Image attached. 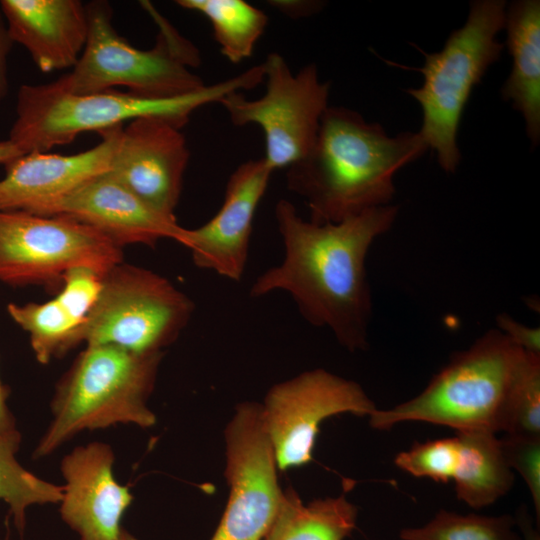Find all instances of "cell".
<instances>
[{
    "mask_svg": "<svg viewBox=\"0 0 540 540\" xmlns=\"http://www.w3.org/2000/svg\"><path fill=\"white\" fill-rule=\"evenodd\" d=\"M397 215L398 206L389 204L319 224L303 219L290 201L279 200L275 219L283 257L256 278L249 295L285 292L309 324L329 329L350 351L365 350L372 317L365 260Z\"/></svg>",
    "mask_w": 540,
    "mask_h": 540,
    "instance_id": "cell-1",
    "label": "cell"
},
{
    "mask_svg": "<svg viewBox=\"0 0 540 540\" xmlns=\"http://www.w3.org/2000/svg\"><path fill=\"white\" fill-rule=\"evenodd\" d=\"M428 149L419 131L392 137L357 111L329 106L310 150L287 167L286 185L304 200L310 221L338 223L391 204L396 173Z\"/></svg>",
    "mask_w": 540,
    "mask_h": 540,
    "instance_id": "cell-2",
    "label": "cell"
},
{
    "mask_svg": "<svg viewBox=\"0 0 540 540\" xmlns=\"http://www.w3.org/2000/svg\"><path fill=\"white\" fill-rule=\"evenodd\" d=\"M163 355L86 345L56 386L51 420L33 458L49 456L83 431L117 424L153 426L156 417L147 403Z\"/></svg>",
    "mask_w": 540,
    "mask_h": 540,
    "instance_id": "cell-3",
    "label": "cell"
},
{
    "mask_svg": "<svg viewBox=\"0 0 540 540\" xmlns=\"http://www.w3.org/2000/svg\"><path fill=\"white\" fill-rule=\"evenodd\" d=\"M158 28L152 48L139 49L113 25L106 1L86 4L88 38L76 65L56 81L66 90L90 93L125 87L151 99H173L201 91L207 85L193 69L201 63L197 47L149 1L140 2Z\"/></svg>",
    "mask_w": 540,
    "mask_h": 540,
    "instance_id": "cell-4",
    "label": "cell"
},
{
    "mask_svg": "<svg viewBox=\"0 0 540 540\" xmlns=\"http://www.w3.org/2000/svg\"><path fill=\"white\" fill-rule=\"evenodd\" d=\"M253 85L252 75L244 72L194 94L151 99L115 90L75 93L56 80L24 84L17 93L16 118L8 140L24 154L48 152L71 143L82 133H99L143 116L165 117L183 127L199 107L219 102L229 93L252 89Z\"/></svg>",
    "mask_w": 540,
    "mask_h": 540,
    "instance_id": "cell-5",
    "label": "cell"
},
{
    "mask_svg": "<svg viewBox=\"0 0 540 540\" xmlns=\"http://www.w3.org/2000/svg\"><path fill=\"white\" fill-rule=\"evenodd\" d=\"M526 351L498 329L456 353L417 396L369 416L377 430L406 421L443 425L457 432L502 431L507 400Z\"/></svg>",
    "mask_w": 540,
    "mask_h": 540,
    "instance_id": "cell-6",
    "label": "cell"
},
{
    "mask_svg": "<svg viewBox=\"0 0 540 540\" xmlns=\"http://www.w3.org/2000/svg\"><path fill=\"white\" fill-rule=\"evenodd\" d=\"M506 7L503 0L473 1L465 24L449 35L440 51L427 53L415 46L425 58L414 68L423 83L406 92L421 106L419 133L446 173H454L461 160L457 135L469 97L504 49L497 35L504 29Z\"/></svg>",
    "mask_w": 540,
    "mask_h": 540,
    "instance_id": "cell-7",
    "label": "cell"
},
{
    "mask_svg": "<svg viewBox=\"0 0 540 540\" xmlns=\"http://www.w3.org/2000/svg\"><path fill=\"white\" fill-rule=\"evenodd\" d=\"M194 308L193 301L166 277L122 261L102 276L80 342L142 354L163 352L187 327Z\"/></svg>",
    "mask_w": 540,
    "mask_h": 540,
    "instance_id": "cell-8",
    "label": "cell"
},
{
    "mask_svg": "<svg viewBox=\"0 0 540 540\" xmlns=\"http://www.w3.org/2000/svg\"><path fill=\"white\" fill-rule=\"evenodd\" d=\"M123 250L94 228L63 215L0 211V282L60 288L65 274L88 267L101 274Z\"/></svg>",
    "mask_w": 540,
    "mask_h": 540,
    "instance_id": "cell-9",
    "label": "cell"
},
{
    "mask_svg": "<svg viewBox=\"0 0 540 540\" xmlns=\"http://www.w3.org/2000/svg\"><path fill=\"white\" fill-rule=\"evenodd\" d=\"M262 65L266 80L262 97L251 100L236 91L219 103L235 126L261 127L265 137L263 158L275 171L297 162L312 147L329 107L330 84L320 80L314 64L293 74L286 60L275 52Z\"/></svg>",
    "mask_w": 540,
    "mask_h": 540,
    "instance_id": "cell-10",
    "label": "cell"
},
{
    "mask_svg": "<svg viewBox=\"0 0 540 540\" xmlns=\"http://www.w3.org/2000/svg\"><path fill=\"white\" fill-rule=\"evenodd\" d=\"M229 498L211 540H263L283 499L261 405L243 403L227 426Z\"/></svg>",
    "mask_w": 540,
    "mask_h": 540,
    "instance_id": "cell-11",
    "label": "cell"
},
{
    "mask_svg": "<svg viewBox=\"0 0 540 540\" xmlns=\"http://www.w3.org/2000/svg\"><path fill=\"white\" fill-rule=\"evenodd\" d=\"M376 409L358 383L321 368L274 385L261 414L277 468L283 471L312 460L319 426L326 418L341 413L370 416Z\"/></svg>",
    "mask_w": 540,
    "mask_h": 540,
    "instance_id": "cell-12",
    "label": "cell"
},
{
    "mask_svg": "<svg viewBox=\"0 0 540 540\" xmlns=\"http://www.w3.org/2000/svg\"><path fill=\"white\" fill-rule=\"evenodd\" d=\"M182 127L160 116H143L123 126L110 177L161 215L176 219L190 158Z\"/></svg>",
    "mask_w": 540,
    "mask_h": 540,
    "instance_id": "cell-13",
    "label": "cell"
},
{
    "mask_svg": "<svg viewBox=\"0 0 540 540\" xmlns=\"http://www.w3.org/2000/svg\"><path fill=\"white\" fill-rule=\"evenodd\" d=\"M273 172L264 158L242 163L230 175L217 213L185 229L180 244L189 249L196 267L235 282L242 279L256 210Z\"/></svg>",
    "mask_w": 540,
    "mask_h": 540,
    "instance_id": "cell-14",
    "label": "cell"
},
{
    "mask_svg": "<svg viewBox=\"0 0 540 540\" xmlns=\"http://www.w3.org/2000/svg\"><path fill=\"white\" fill-rule=\"evenodd\" d=\"M123 126L99 132L101 141L79 153L34 151L9 160L0 179V211L46 216L64 197L110 170Z\"/></svg>",
    "mask_w": 540,
    "mask_h": 540,
    "instance_id": "cell-15",
    "label": "cell"
},
{
    "mask_svg": "<svg viewBox=\"0 0 540 540\" xmlns=\"http://www.w3.org/2000/svg\"><path fill=\"white\" fill-rule=\"evenodd\" d=\"M114 460L110 445L98 441L75 447L61 460L59 512L80 540H117L122 530L133 495L114 477Z\"/></svg>",
    "mask_w": 540,
    "mask_h": 540,
    "instance_id": "cell-16",
    "label": "cell"
},
{
    "mask_svg": "<svg viewBox=\"0 0 540 540\" xmlns=\"http://www.w3.org/2000/svg\"><path fill=\"white\" fill-rule=\"evenodd\" d=\"M63 215L86 224L119 248L155 246L163 239L181 243L185 229L176 219L152 209L125 186L104 173L56 203L46 216Z\"/></svg>",
    "mask_w": 540,
    "mask_h": 540,
    "instance_id": "cell-17",
    "label": "cell"
},
{
    "mask_svg": "<svg viewBox=\"0 0 540 540\" xmlns=\"http://www.w3.org/2000/svg\"><path fill=\"white\" fill-rule=\"evenodd\" d=\"M12 42L23 46L43 73L72 69L85 48L89 20L79 0H0Z\"/></svg>",
    "mask_w": 540,
    "mask_h": 540,
    "instance_id": "cell-18",
    "label": "cell"
},
{
    "mask_svg": "<svg viewBox=\"0 0 540 540\" xmlns=\"http://www.w3.org/2000/svg\"><path fill=\"white\" fill-rule=\"evenodd\" d=\"M102 274L76 267L63 277L57 295L43 303H9L12 320L29 335L36 360L46 365L80 342V332L102 287Z\"/></svg>",
    "mask_w": 540,
    "mask_h": 540,
    "instance_id": "cell-19",
    "label": "cell"
},
{
    "mask_svg": "<svg viewBox=\"0 0 540 540\" xmlns=\"http://www.w3.org/2000/svg\"><path fill=\"white\" fill-rule=\"evenodd\" d=\"M504 29L512 56L501 88L504 101L520 112L533 146L540 142V1L517 0L506 7Z\"/></svg>",
    "mask_w": 540,
    "mask_h": 540,
    "instance_id": "cell-20",
    "label": "cell"
},
{
    "mask_svg": "<svg viewBox=\"0 0 540 540\" xmlns=\"http://www.w3.org/2000/svg\"><path fill=\"white\" fill-rule=\"evenodd\" d=\"M456 437L459 458L452 480L457 498L478 509L506 495L513 486L514 473L496 434L470 430L457 432Z\"/></svg>",
    "mask_w": 540,
    "mask_h": 540,
    "instance_id": "cell-21",
    "label": "cell"
},
{
    "mask_svg": "<svg viewBox=\"0 0 540 540\" xmlns=\"http://www.w3.org/2000/svg\"><path fill=\"white\" fill-rule=\"evenodd\" d=\"M357 515L344 494L305 504L289 488L263 540H345L356 527Z\"/></svg>",
    "mask_w": 540,
    "mask_h": 540,
    "instance_id": "cell-22",
    "label": "cell"
},
{
    "mask_svg": "<svg viewBox=\"0 0 540 540\" xmlns=\"http://www.w3.org/2000/svg\"><path fill=\"white\" fill-rule=\"evenodd\" d=\"M211 23L221 53L237 64L249 58L268 23L267 15L243 0H178Z\"/></svg>",
    "mask_w": 540,
    "mask_h": 540,
    "instance_id": "cell-23",
    "label": "cell"
},
{
    "mask_svg": "<svg viewBox=\"0 0 540 540\" xmlns=\"http://www.w3.org/2000/svg\"><path fill=\"white\" fill-rule=\"evenodd\" d=\"M21 438L0 435V500L19 533L26 524V511L33 505L59 504L62 485H56L26 470L16 459Z\"/></svg>",
    "mask_w": 540,
    "mask_h": 540,
    "instance_id": "cell-24",
    "label": "cell"
},
{
    "mask_svg": "<svg viewBox=\"0 0 540 540\" xmlns=\"http://www.w3.org/2000/svg\"><path fill=\"white\" fill-rule=\"evenodd\" d=\"M515 527V518L508 514L460 515L441 509L425 525L403 528L399 537L402 540H522Z\"/></svg>",
    "mask_w": 540,
    "mask_h": 540,
    "instance_id": "cell-25",
    "label": "cell"
},
{
    "mask_svg": "<svg viewBox=\"0 0 540 540\" xmlns=\"http://www.w3.org/2000/svg\"><path fill=\"white\" fill-rule=\"evenodd\" d=\"M502 431L540 438V355L525 353L507 400Z\"/></svg>",
    "mask_w": 540,
    "mask_h": 540,
    "instance_id": "cell-26",
    "label": "cell"
},
{
    "mask_svg": "<svg viewBox=\"0 0 540 540\" xmlns=\"http://www.w3.org/2000/svg\"><path fill=\"white\" fill-rule=\"evenodd\" d=\"M459 458L457 437L415 442L397 454L395 465L415 477H426L439 483L453 479Z\"/></svg>",
    "mask_w": 540,
    "mask_h": 540,
    "instance_id": "cell-27",
    "label": "cell"
},
{
    "mask_svg": "<svg viewBox=\"0 0 540 540\" xmlns=\"http://www.w3.org/2000/svg\"><path fill=\"white\" fill-rule=\"evenodd\" d=\"M501 446L508 465L523 478L540 520V438L505 435Z\"/></svg>",
    "mask_w": 540,
    "mask_h": 540,
    "instance_id": "cell-28",
    "label": "cell"
},
{
    "mask_svg": "<svg viewBox=\"0 0 540 540\" xmlns=\"http://www.w3.org/2000/svg\"><path fill=\"white\" fill-rule=\"evenodd\" d=\"M497 329L502 332L514 345L526 352L540 355V329L529 327L506 313L496 317Z\"/></svg>",
    "mask_w": 540,
    "mask_h": 540,
    "instance_id": "cell-29",
    "label": "cell"
},
{
    "mask_svg": "<svg viewBox=\"0 0 540 540\" xmlns=\"http://www.w3.org/2000/svg\"><path fill=\"white\" fill-rule=\"evenodd\" d=\"M13 45L0 9V102L8 92V57Z\"/></svg>",
    "mask_w": 540,
    "mask_h": 540,
    "instance_id": "cell-30",
    "label": "cell"
},
{
    "mask_svg": "<svg viewBox=\"0 0 540 540\" xmlns=\"http://www.w3.org/2000/svg\"><path fill=\"white\" fill-rule=\"evenodd\" d=\"M9 390L0 379V435L21 438L14 418L7 406Z\"/></svg>",
    "mask_w": 540,
    "mask_h": 540,
    "instance_id": "cell-31",
    "label": "cell"
},
{
    "mask_svg": "<svg viewBox=\"0 0 540 540\" xmlns=\"http://www.w3.org/2000/svg\"><path fill=\"white\" fill-rule=\"evenodd\" d=\"M516 526L521 531L522 540H540L538 529H535L531 516L524 506L520 507L515 515Z\"/></svg>",
    "mask_w": 540,
    "mask_h": 540,
    "instance_id": "cell-32",
    "label": "cell"
},
{
    "mask_svg": "<svg viewBox=\"0 0 540 540\" xmlns=\"http://www.w3.org/2000/svg\"><path fill=\"white\" fill-rule=\"evenodd\" d=\"M21 155L16 147L8 140H0V164L4 165L9 160Z\"/></svg>",
    "mask_w": 540,
    "mask_h": 540,
    "instance_id": "cell-33",
    "label": "cell"
},
{
    "mask_svg": "<svg viewBox=\"0 0 540 540\" xmlns=\"http://www.w3.org/2000/svg\"><path fill=\"white\" fill-rule=\"evenodd\" d=\"M117 540H139L134 535L126 531L125 529H122Z\"/></svg>",
    "mask_w": 540,
    "mask_h": 540,
    "instance_id": "cell-34",
    "label": "cell"
},
{
    "mask_svg": "<svg viewBox=\"0 0 540 540\" xmlns=\"http://www.w3.org/2000/svg\"><path fill=\"white\" fill-rule=\"evenodd\" d=\"M7 540V539H6Z\"/></svg>",
    "mask_w": 540,
    "mask_h": 540,
    "instance_id": "cell-35",
    "label": "cell"
}]
</instances>
